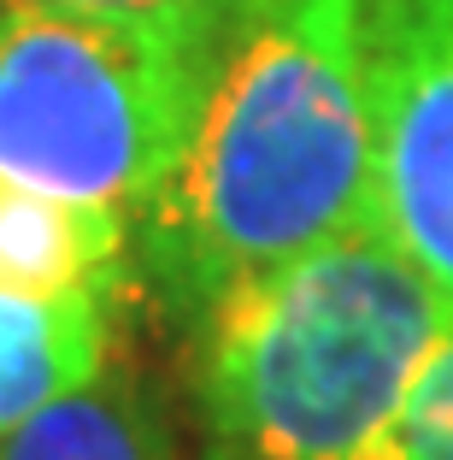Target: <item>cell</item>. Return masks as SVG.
<instances>
[{"label":"cell","instance_id":"277c9868","mask_svg":"<svg viewBox=\"0 0 453 460\" xmlns=\"http://www.w3.org/2000/svg\"><path fill=\"white\" fill-rule=\"evenodd\" d=\"M371 225L453 313V0H360Z\"/></svg>","mask_w":453,"mask_h":460},{"label":"cell","instance_id":"3957f363","mask_svg":"<svg viewBox=\"0 0 453 460\" xmlns=\"http://www.w3.org/2000/svg\"><path fill=\"white\" fill-rule=\"evenodd\" d=\"M206 18L0 13V183L142 218L195 112Z\"/></svg>","mask_w":453,"mask_h":460},{"label":"cell","instance_id":"9c48e42d","mask_svg":"<svg viewBox=\"0 0 453 460\" xmlns=\"http://www.w3.org/2000/svg\"><path fill=\"white\" fill-rule=\"evenodd\" d=\"M13 6H59V13H118V18H177V24H195V18L213 13V0H0V13Z\"/></svg>","mask_w":453,"mask_h":460},{"label":"cell","instance_id":"8992f818","mask_svg":"<svg viewBox=\"0 0 453 460\" xmlns=\"http://www.w3.org/2000/svg\"><path fill=\"white\" fill-rule=\"evenodd\" d=\"M130 218L0 183V289L71 296V289H130Z\"/></svg>","mask_w":453,"mask_h":460},{"label":"cell","instance_id":"52a82bcc","mask_svg":"<svg viewBox=\"0 0 453 460\" xmlns=\"http://www.w3.org/2000/svg\"><path fill=\"white\" fill-rule=\"evenodd\" d=\"M0 460H183L171 420L135 372L107 366L24 425L0 431Z\"/></svg>","mask_w":453,"mask_h":460},{"label":"cell","instance_id":"6da1fadb","mask_svg":"<svg viewBox=\"0 0 453 460\" xmlns=\"http://www.w3.org/2000/svg\"><path fill=\"white\" fill-rule=\"evenodd\" d=\"M371 225L360 0H213L195 112L130 225L147 301L195 331L230 289Z\"/></svg>","mask_w":453,"mask_h":460},{"label":"cell","instance_id":"ba28073f","mask_svg":"<svg viewBox=\"0 0 453 460\" xmlns=\"http://www.w3.org/2000/svg\"><path fill=\"white\" fill-rule=\"evenodd\" d=\"M395 460H453V331L436 342L400 407Z\"/></svg>","mask_w":453,"mask_h":460},{"label":"cell","instance_id":"5b68a950","mask_svg":"<svg viewBox=\"0 0 453 460\" xmlns=\"http://www.w3.org/2000/svg\"><path fill=\"white\" fill-rule=\"evenodd\" d=\"M124 289L13 296L0 289V431L94 384L112 366Z\"/></svg>","mask_w":453,"mask_h":460},{"label":"cell","instance_id":"7a4b0ae2","mask_svg":"<svg viewBox=\"0 0 453 460\" xmlns=\"http://www.w3.org/2000/svg\"><path fill=\"white\" fill-rule=\"evenodd\" d=\"M448 331V301L377 225L259 271L188 331L200 460H395Z\"/></svg>","mask_w":453,"mask_h":460}]
</instances>
